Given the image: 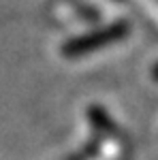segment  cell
Wrapping results in <instances>:
<instances>
[{"label":"cell","mask_w":158,"mask_h":160,"mask_svg":"<svg viewBox=\"0 0 158 160\" xmlns=\"http://www.w3.org/2000/svg\"><path fill=\"white\" fill-rule=\"evenodd\" d=\"M126 32H128V28H126L124 22L122 24H111L107 28H103V30H96V32L88 34V37H79V38H75V41H71V43H66L62 47V53L71 56V58L73 56H81V53H88V51H94L98 47L109 45L111 41H118Z\"/></svg>","instance_id":"cell-1"},{"label":"cell","mask_w":158,"mask_h":160,"mask_svg":"<svg viewBox=\"0 0 158 160\" xmlns=\"http://www.w3.org/2000/svg\"><path fill=\"white\" fill-rule=\"evenodd\" d=\"M154 75H156V77H158V66H156V68H154Z\"/></svg>","instance_id":"cell-2"}]
</instances>
